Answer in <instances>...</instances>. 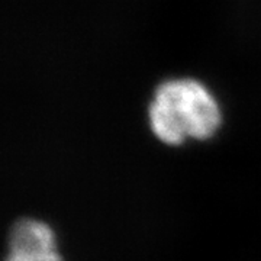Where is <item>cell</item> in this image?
Here are the masks:
<instances>
[{"label": "cell", "mask_w": 261, "mask_h": 261, "mask_svg": "<svg viewBox=\"0 0 261 261\" xmlns=\"http://www.w3.org/2000/svg\"><path fill=\"white\" fill-rule=\"evenodd\" d=\"M149 125L160 141L180 145L187 138H211L221 125V111L203 84L170 80L155 90L149 105Z\"/></svg>", "instance_id": "1"}, {"label": "cell", "mask_w": 261, "mask_h": 261, "mask_svg": "<svg viewBox=\"0 0 261 261\" xmlns=\"http://www.w3.org/2000/svg\"><path fill=\"white\" fill-rule=\"evenodd\" d=\"M5 261H63L51 226L38 219H20L9 235Z\"/></svg>", "instance_id": "2"}]
</instances>
